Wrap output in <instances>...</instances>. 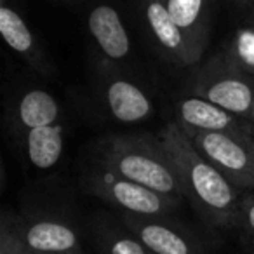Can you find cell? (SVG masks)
<instances>
[{"label":"cell","instance_id":"6da1fadb","mask_svg":"<svg viewBox=\"0 0 254 254\" xmlns=\"http://www.w3.org/2000/svg\"><path fill=\"white\" fill-rule=\"evenodd\" d=\"M159 139L176 167L185 198L191 202L200 218L214 228L239 226L242 200L239 188L197 152L176 122L167 124Z\"/></svg>","mask_w":254,"mask_h":254},{"label":"cell","instance_id":"7a4b0ae2","mask_svg":"<svg viewBox=\"0 0 254 254\" xmlns=\"http://www.w3.org/2000/svg\"><path fill=\"white\" fill-rule=\"evenodd\" d=\"M99 166L162 195L185 198L176 167L160 139L134 136L110 138Z\"/></svg>","mask_w":254,"mask_h":254},{"label":"cell","instance_id":"3957f363","mask_svg":"<svg viewBox=\"0 0 254 254\" xmlns=\"http://www.w3.org/2000/svg\"><path fill=\"white\" fill-rule=\"evenodd\" d=\"M84 188L91 195L117 207L122 214L145 218L169 216L181 204V198L153 191L112 173L103 166H98L84 178Z\"/></svg>","mask_w":254,"mask_h":254},{"label":"cell","instance_id":"277c9868","mask_svg":"<svg viewBox=\"0 0 254 254\" xmlns=\"http://www.w3.org/2000/svg\"><path fill=\"white\" fill-rule=\"evenodd\" d=\"M197 152L239 190L254 188L253 131L185 132Z\"/></svg>","mask_w":254,"mask_h":254},{"label":"cell","instance_id":"5b68a950","mask_svg":"<svg viewBox=\"0 0 254 254\" xmlns=\"http://www.w3.org/2000/svg\"><path fill=\"white\" fill-rule=\"evenodd\" d=\"M193 94L240 119H251L254 106V77L235 66L228 58H214L195 78Z\"/></svg>","mask_w":254,"mask_h":254},{"label":"cell","instance_id":"8992f818","mask_svg":"<svg viewBox=\"0 0 254 254\" xmlns=\"http://www.w3.org/2000/svg\"><path fill=\"white\" fill-rule=\"evenodd\" d=\"M14 232L33 254H84L80 237L70 221L56 214L9 216Z\"/></svg>","mask_w":254,"mask_h":254},{"label":"cell","instance_id":"52a82bcc","mask_svg":"<svg viewBox=\"0 0 254 254\" xmlns=\"http://www.w3.org/2000/svg\"><path fill=\"white\" fill-rule=\"evenodd\" d=\"M120 221L131 230L152 254H209L204 242L187 226L169 216L120 214Z\"/></svg>","mask_w":254,"mask_h":254},{"label":"cell","instance_id":"ba28073f","mask_svg":"<svg viewBox=\"0 0 254 254\" xmlns=\"http://www.w3.org/2000/svg\"><path fill=\"white\" fill-rule=\"evenodd\" d=\"M174 122L181 127L183 132L253 131V126L244 119L195 94L178 101Z\"/></svg>","mask_w":254,"mask_h":254},{"label":"cell","instance_id":"9c48e42d","mask_svg":"<svg viewBox=\"0 0 254 254\" xmlns=\"http://www.w3.org/2000/svg\"><path fill=\"white\" fill-rule=\"evenodd\" d=\"M145 18L152 35L164 53L181 64H195L198 61L187 33L178 26L164 0H145Z\"/></svg>","mask_w":254,"mask_h":254},{"label":"cell","instance_id":"30bf717a","mask_svg":"<svg viewBox=\"0 0 254 254\" xmlns=\"http://www.w3.org/2000/svg\"><path fill=\"white\" fill-rule=\"evenodd\" d=\"M87 28L106 58L119 61L129 56L131 40L115 7L105 4L96 5L89 12Z\"/></svg>","mask_w":254,"mask_h":254},{"label":"cell","instance_id":"8fae6325","mask_svg":"<svg viewBox=\"0 0 254 254\" xmlns=\"http://www.w3.org/2000/svg\"><path fill=\"white\" fill-rule=\"evenodd\" d=\"M105 101L110 113L124 124L141 122L153 112V105L146 92L126 78L110 80L105 91Z\"/></svg>","mask_w":254,"mask_h":254},{"label":"cell","instance_id":"7c38bea8","mask_svg":"<svg viewBox=\"0 0 254 254\" xmlns=\"http://www.w3.org/2000/svg\"><path fill=\"white\" fill-rule=\"evenodd\" d=\"M167 11L190 39L200 60L209 39V0H164Z\"/></svg>","mask_w":254,"mask_h":254},{"label":"cell","instance_id":"4fadbf2b","mask_svg":"<svg viewBox=\"0 0 254 254\" xmlns=\"http://www.w3.org/2000/svg\"><path fill=\"white\" fill-rule=\"evenodd\" d=\"M0 33L4 37L5 44L11 47L14 53L23 56L26 61L35 64L37 70L46 71V58L42 49L37 44V39L26 21L7 4L0 5Z\"/></svg>","mask_w":254,"mask_h":254},{"label":"cell","instance_id":"5bb4252c","mask_svg":"<svg viewBox=\"0 0 254 254\" xmlns=\"http://www.w3.org/2000/svg\"><path fill=\"white\" fill-rule=\"evenodd\" d=\"M25 145L26 155L37 169H51L60 162L63 153V126L53 124L30 129L25 132Z\"/></svg>","mask_w":254,"mask_h":254},{"label":"cell","instance_id":"9a60e30c","mask_svg":"<svg viewBox=\"0 0 254 254\" xmlns=\"http://www.w3.org/2000/svg\"><path fill=\"white\" fill-rule=\"evenodd\" d=\"M61 115V108L58 99L51 92L42 89H32L25 92L18 103L16 117H18L19 126L26 131L35 129V127L53 126L58 124Z\"/></svg>","mask_w":254,"mask_h":254},{"label":"cell","instance_id":"2e32d148","mask_svg":"<svg viewBox=\"0 0 254 254\" xmlns=\"http://www.w3.org/2000/svg\"><path fill=\"white\" fill-rule=\"evenodd\" d=\"M94 235L101 254H152L124 223L117 225L103 219L96 223Z\"/></svg>","mask_w":254,"mask_h":254},{"label":"cell","instance_id":"e0dca14e","mask_svg":"<svg viewBox=\"0 0 254 254\" xmlns=\"http://www.w3.org/2000/svg\"><path fill=\"white\" fill-rule=\"evenodd\" d=\"M228 58L235 66L254 77V28L244 26L233 33L228 46Z\"/></svg>","mask_w":254,"mask_h":254},{"label":"cell","instance_id":"ac0fdd59","mask_svg":"<svg viewBox=\"0 0 254 254\" xmlns=\"http://www.w3.org/2000/svg\"><path fill=\"white\" fill-rule=\"evenodd\" d=\"M28 249L25 247L23 240L14 232L11 225V219L7 214H4L0 223V254H26Z\"/></svg>","mask_w":254,"mask_h":254},{"label":"cell","instance_id":"d6986e66","mask_svg":"<svg viewBox=\"0 0 254 254\" xmlns=\"http://www.w3.org/2000/svg\"><path fill=\"white\" fill-rule=\"evenodd\" d=\"M239 228H242L249 239H254V195H246L240 200Z\"/></svg>","mask_w":254,"mask_h":254},{"label":"cell","instance_id":"ffe728a7","mask_svg":"<svg viewBox=\"0 0 254 254\" xmlns=\"http://www.w3.org/2000/svg\"><path fill=\"white\" fill-rule=\"evenodd\" d=\"M251 120H253V124H254V106H253V115H251Z\"/></svg>","mask_w":254,"mask_h":254},{"label":"cell","instance_id":"44dd1931","mask_svg":"<svg viewBox=\"0 0 254 254\" xmlns=\"http://www.w3.org/2000/svg\"><path fill=\"white\" fill-rule=\"evenodd\" d=\"M240 2H251V0H240Z\"/></svg>","mask_w":254,"mask_h":254},{"label":"cell","instance_id":"7402d4cb","mask_svg":"<svg viewBox=\"0 0 254 254\" xmlns=\"http://www.w3.org/2000/svg\"><path fill=\"white\" fill-rule=\"evenodd\" d=\"M2 4H5V0H2Z\"/></svg>","mask_w":254,"mask_h":254},{"label":"cell","instance_id":"603a6c76","mask_svg":"<svg viewBox=\"0 0 254 254\" xmlns=\"http://www.w3.org/2000/svg\"><path fill=\"white\" fill-rule=\"evenodd\" d=\"M26 254H33V253H30V251H28V253H26Z\"/></svg>","mask_w":254,"mask_h":254},{"label":"cell","instance_id":"cb8c5ba5","mask_svg":"<svg viewBox=\"0 0 254 254\" xmlns=\"http://www.w3.org/2000/svg\"><path fill=\"white\" fill-rule=\"evenodd\" d=\"M251 254H254V251H253V253H251Z\"/></svg>","mask_w":254,"mask_h":254}]
</instances>
